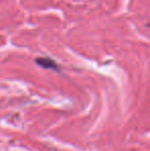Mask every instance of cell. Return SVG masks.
Masks as SVG:
<instances>
[{
    "instance_id": "cell-1",
    "label": "cell",
    "mask_w": 150,
    "mask_h": 151,
    "mask_svg": "<svg viewBox=\"0 0 150 151\" xmlns=\"http://www.w3.org/2000/svg\"><path fill=\"white\" fill-rule=\"evenodd\" d=\"M36 64L39 65L40 67L45 68V69H52V70H59V66L50 58H38L36 59Z\"/></svg>"
}]
</instances>
